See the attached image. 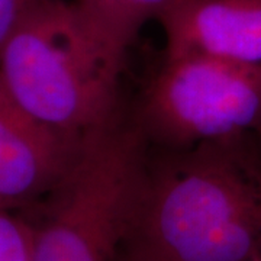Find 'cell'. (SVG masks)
Listing matches in <instances>:
<instances>
[{
  "label": "cell",
  "mask_w": 261,
  "mask_h": 261,
  "mask_svg": "<svg viewBox=\"0 0 261 261\" xmlns=\"http://www.w3.org/2000/svg\"><path fill=\"white\" fill-rule=\"evenodd\" d=\"M149 166L128 240L152 261L261 255V147L252 134L205 141Z\"/></svg>",
  "instance_id": "6da1fadb"
},
{
  "label": "cell",
  "mask_w": 261,
  "mask_h": 261,
  "mask_svg": "<svg viewBox=\"0 0 261 261\" xmlns=\"http://www.w3.org/2000/svg\"><path fill=\"white\" fill-rule=\"evenodd\" d=\"M123 61L86 29L71 2L42 0L0 53V82L35 119L71 138L115 118Z\"/></svg>",
  "instance_id": "7a4b0ae2"
},
{
  "label": "cell",
  "mask_w": 261,
  "mask_h": 261,
  "mask_svg": "<svg viewBox=\"0 0 261 261\" xmlns=\"http://www.w3.org/2000/svg\"><path fill=\"white\" fill-rule=\"evenodd\" d=\"M148 159L140 126L116 115L87 132L47 196L32 261H113L140 216Z\"/></svg>",
  "instance_id": "3957f363"
},
{
  "label": "cell",
  "mask_w": 261,
  "mask_h": 261,
  "mask_svg": "<svg viewBox=\"0 0 261 261\" xmlns=\"http://www.w3.org/2000/svg\"><path fill=\"white\" fill-rule=\"evenodd\" d=\"M141 129L185 148L261 130V63L166 56L141 109Z\"/></svg>",
  "instance_id": "277c9868"
},
{
  "label": "cell",
  "mask_w": 261,
  "mask_h": 261,
  "mask_svg": "<svg viewBox=\"0 0 261 261\" xmlns=\"http://www.w3.org/2000/svg\"><path fill=\"white\" fill-rule=\"evenodd\" d=\"M82 138L35 119L0 82V205L13 209L47 197L64 177Z\"/></svg>",
  "instance_id": "5b68a950"
},
{
  "label": "cell",
  "mask_w": 261,
  "mask_h": 261,
  "mask_svg": "<svg viewBox=\"0 0 261 261\" xmlns=\"http://www.w3.org/2000/svg\"><path fill=\"white\" fill-rule=\"evenodd\" d=\"M159 22L167 56L261 63V0H173Z\"/></svg>",
  "instance_id": "8992f818"
},
{
  "label": "cell",
  "mask_w": 261,
  "mask_h": 261,
  "mask_svg": "<svg viewBox=\"0 0 261 261\" xmlns=\"http://www.w3.org/2000/svg\"><path fill=\"white\" fill-rule=\"evenodd\" d=\"M173 0H74L86 29L111 54L123 61L144 25L164 13Z\"/></svg>",
  "instance_id": "52a82bcc"
},
{
  "label": "cell",
  "mask_w": 261,
  "mask_h": 261,
  "mask_svg": "<svg viewBox=\"0 0 261 261\" xmlns=\"http://www.w3.org/2000/svg\"><path fill=\"white\" fill-rule=\"evenodd\" d=\"M0 207V261H32L35 226Z\"/></svg>",
  "instance_id": "ba28073f"
},
{
  "label": "cell",
  "mask_w": 261,
  "mask_h": 261,
  "mask_svg": "<svg viewBox=\"0 0 261 261\" xmlns=\"http://www.w3.org/2000/svg\"><path fill=\"white\" fill-rule=\"evenodd\" d=\"M42 0H0V53L19 23Z\"/></svg>",
  "instance_id": "9c48e42d"
},
{
  "label": "cell",
  "mask_w": 261,
  "mask_h": 261,
  "mask_svg": "<svg viewBox=\"0 0 261 261\" xmlns=\"http://www.w3.org/2000/svg\"><path fill=\"white\" fill-rule=\"evenodd\" d=\"M113 261H152L144 251H141L138 247L134 244L126 241L125 245L122 247L119 252L116 254Z\"/></svg>",
  "instance_id": "30bf717a"
},
{
  "label": "cell",
  "mask_w": 261,
  "mask_h": 261,
  "mask_svg": "<svg viewBox=\"0 0 261 261\" xmlns=\"http://www.w3.org/2000/svg\"><path fill=\"white\" fill-rule=\"evenodd\" d=\"M255 137H257V141H258V144H260V147H261V130L257 134V135H255Z\"/></svg>",
  "instance_id": "8fae6325"
},
{
  "label": "cell",
  "mask_w": 261,
  "mask_h": 261,
  "mask_svg": "<svg viewBox=\"0 0 261 261\" xmlns=\"http://www.w3.org/2000/svg\"><path fill=\"white\" fill-rule=\"evenodd\" d=\"M255 261H261V255H260V257H258V258H257V260H255Z\"/></svg>",
  "instance_id": "7c38bea8"
},
{
  "label": "cell",
  "mask_w": 261,
  "mask_h": 261,
  "mask_svg": "<svg viewBox=\"0 0 261 261\" xmlns=\"http://www.w3.org/2000/svg\"><path fill=\"white\" fill-rule=\"evenodd\" d=\"M0 207H5V206H2V205H0Z\"/></svg>",
  "instance_id": "4fadbf2b"
}]
</instances>
